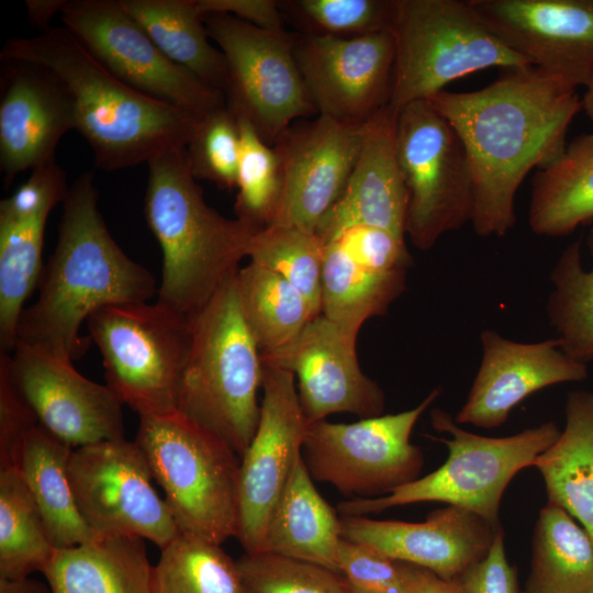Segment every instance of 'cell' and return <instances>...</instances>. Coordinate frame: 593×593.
<instances>
[{
    "label": "cell",
    "instance_id": "ab89813d",
    "mask_svg": "<svg viewBox=\"0 0 593 593\" xmlns=\"http://www.w3.org/2000/svg\"><path fill=\"white\" fill-rule=\"evenodd\" d=\"M237 119L240 153L234 211L237 219L261 230L273 221L280 201V163L275 148L258 135L251 124Z\"/></svg>",
    "mask_w": 593,
    "mask_h": 593
},
{
    "label": "cell",
    "instance_id": "f907efd6",
    "mask_svg": "<svg viewBox=\"0 0 593 593\" xmlns=\"http://www.w3.org/2000/svg\"><path fill=\"white\" fill-rule=\"evenodd\" d=\"M67 0H26V9L32 25L42 30H48L49 21L55 13L61 11Z\"/></svg>",
    "mask_w": 593,
    "mask_h": 593
},
{
    "label": "cell",
    "instance_id": "bcb514c9",
    "mask_svg": "<svg viewBox=\"0 0 593 593\" xmlns=\"http://www.w3.org/2000/svg\"><path fill=\"white\" fill-rule=\"evenodd\" d=\"M334 240L358 264L377 272L407 271L413 260L405 238L380 227L354 226Z\"/></svg>",
    "mask_w": 593,
    "mask_h": 593
},
{
    "label": "cell",
    "instance_id": "ac0fdd59",
    "mask_svg": "<svg viewBox=\"0 0 593 593\" xmlns=\"http://www.w3.org/2000/svg\"><path fill=\"white\" fill-rule=\"evenodd\" d=\"M356 345V337L320 314L284 346L260 353V359L262 366L288 370L298 378L300 403L310 423L336 413L380 416L384 393L362 372Z\"/></svg>",
    "mask_w": 593,
    "mask_h": 593
},
{
    "label": "cell",
    "instance_id": "7402d4cb",
    "mask_svg": "<svg viewBox=\"0 0 593 593\" xmlns=\"http://www.w3.org/2000/svg\"><path fill=\"white\" fill-rule=\"evenodd\" d=\"M340 526L343 538L446 580H457L483 559L502 530L501 524L454 505L433 511L422 523L340 515Z\"/></svg>",
    "mask_w": 593,
    "mask_h": 593
},
{
    "label": "cell",
    "instance_id": "ee69618b",
    "mask_svg": "<svg viewBox=\"0 0 593 593\" xmlns=\"http://www.w3.org/2000/svg\"><path fill=\"white\" fill-rule=\"evenodd\" d=\"M70 186L56 159L32 169L29 179L11 197L0 202V222L22 221L44 213L64 202Z\"/></svg>",
    "mask_w": 593,
    "mask_h": 593
},
{
    "label": "cell",
    "instance_id": "db71d44e",
    "mask_svg": "<svg viewBox=\"0 0 593 593\" xmlns=\"http://www.w3.org/2000/svg\"><path fill=\"white\" fill-rule=\"evenodd\" d=\"M349 586H350L351 593H373V592H369V591H366L363 589L357 588V586H355V585H353L350 583H349Z\"/></svg>",
    "mask_w": 593,
    "mask_h": 593
},
{
    "label": "cell",
    "instance_id": "5b68a950",
    "mask_svg": "<svg viewBox=\"0 0 593 593\" xmlns=\"http://www.w3.org/2000/svg\"><path fill=\"white\" fill-rule=\"evenodd\" d=\"M236 272L191 318L192 342L177 412L242 457L259 423L262 363L240 311Z\"/></svg>",
    "mask_w": 593,
    "mask_h": 593
},
{
    "label": "cell",
    "instance_id": "7c38bea8",
    "mask_svg": "<svg viewBox=\"0 0 593 593\" xmlns=\"http://www.w3.org/2000/svg\"><path fill=\"white\" fill-rule=\"evenodd\" d=\"M440 393L437 387L415 407L395 414L351 424L326 419L310 423L302 455L312 479L358 497L387 495L416 480L424 456L411 443V434Z\"/></svg>",
    "mask_w": 593,
    "mask_h": 593
},
{
    "label": "cell",
    "instance_id": "9c48e42d",
    "mask_svg": "<svg viewBox=\"0 0 593 593\" xmlns=\"http://www.w3.org/2000/svg\"><path fill=\"white\" fill-rule=\"evenodd\" d=\"M87 325L107 385L122 404L139 417L177 411L192 342L190 317L158 301L124 302L98 310Z\"/></svg>",
    "mask_w": 593,
    "mask_h": 593
},
{
    "label": "cell",
    "instance_id": "d6a6232c",
    "mask_svg": "<svg viewBox=\"0 0 593 593\" xmlns=\"http://www.w3.org/2000/svg\"><path fill=\"white\" fill-rule=\"evenodd\" d=\"M235 280L243 317L260 353L284 346L316 316L293 284L259 264L239 267Z\"/></svg>",
    "mask_w": 593,
    "mask_h": 593
},
{
    "label": "cell",
    "instance_id": "8d00e7d4",
    "mask_svg": "<svg viewBox=\"0 0 593 593\" xmlns=\"http://www.w3.org/2000/svg\"><path fill=\"white\" fill-rule=\"evenodd\" d=\"M153 566V593H244L237 563L221 545L179 534Z\"/></svg>",
    "mask_w": 593,
    "mask_h": 593
},
{
    "label": "cell",
    "instance_id": "7bdbcfd3",
    "mask_svg": "<svg viewBox=\"0 0 593 593\" xmlns=\"http://www.w3.org/2000/svg\"><path fill=\"white\" fill-rule=\"evenodd\" d=\"M338 572L353 585L373 593H412V564L342 538Z\"/></svg>",
    "mask_w": 593,
    "mask_h": 593
},
{
    "label": "cell",
    "instance_id": "d4e9b609",
    "mask_svg": "<svg viewBox=\"0 0 593 593\" xmlns=\"http://www.w3.org/2000/svg\"><path fill=\"white\" fill-rule=\"evenodd\" d=\"M342 538L340 516L318 493L301 455L270 517L260 551L339 573Z\"/></svg>",
    "mask_w": 593,
    "mask_h": 593
},
{
    "label": "cell",
    "instance_id": "484cf974",
    "mask_svg": "<svg viewBox=\"0 0 593 593\" xmlns=\"http://www.w3.org/2000/svg\"><path fill=\"white\" fill-rule=\"evenodd\" d=\"M74 449L38 425L25 436L15 467L55 549L99 539L81 516L71 489L68 463Z\"/></svg>",
    "mask_w": 593,
    "mask_h": 593
},
{
    "label": "cell",
    "instance_id": "9a60e30c",
    "mask_svg": "<svg viewBox=\"0 0 593 593\" xmlns=\"http://www.w3.org/2000/svg\"><path fill=\"white\" fill-rule=\"evenodd\" d=\"M262 400L257 430L240 457L236 538L245 552H259L273 510L292 474L310 422L295 378L262 366Z\"/></svg>",
    "mask_w": 593,
    "mask_h": 593
},
{
    "label": "cell",
    "instance_id": "ffe728a7",
    "mask_svg": "<svg viewBox=\"0 0 593 593\" xmlns=\"http://www.w3.org/2000/svg\"><path fill=\"white\" fill-rule=\"evenodd\" d=\"M535 66L578 88L593 70V0H468Z\"/></svg>",
    "mask_w": 593,
    "mask_h": 593
},
{
    "label": "cell",
    "instance_id": "4316f807",
    "mask_svg": "<svg viewBox=\"0 0 593 593\" xmlns=\"http://www.w3.org/2000/svg\"><path fill=\"white\" fill-rule=\"evenodd\" d=\"M144 539L107 537L56 549L43 574L52 593H153Z\"/></svg>",
    "mask_w": 593,
    "mask_h": 593
},
{
    "label": "cell",
    "instance_id": "4fadbf2b",
    "mask_svg": "<svg viewBox=\"0 0 593 593\" xmlns=\"http://www.w3.org/2000/svg\"><path fill=\"white\" fill-rule=\"evenodd\" d=\"M68 474L79 512L99 538L137 537L163 549L180 534L135 441L77 447Z\"/></svg>",
    "mask_w": 593,
    "mask_h": 593
},
{
    "label": "cell",
    "instance_id": "44dd1931",
    "mask_svg": "<svg viewBox=\"0 0 593 593\" xmlns=\"http://www.w3.org/2000/svg\"><path fill=\"white\" fill-rule=\"evenodd\" d=\"M481 361L458 424L481 428L503 425L513 409L533 393L588 377L585 363L567 355L560 340L521 343L494 329L480 333Z\"/></svg>",
    "mask_w": 593,
    "mask_h": 593
},
{
    "label": "cell",
    "instance_id": "e575fe53",
    "mask_svg": "<svg viewBox=\"0 0 593 593\" xmlns=\"http://www.w3.org/2000/svg\"><path fill=\"white\" fill-rule=\"evenodd\" d=\"M588 245L593 255V231ZM550 282L546 312L562 350L585 365L593 362V267L583 266L580 239L561 253Z\"/></svg>",
    "mask_w": 593,
    "mask_h": 593
},
{
    "label": "cell",
    "instance_id": "ba28073f",
    "mask_svg": "<svg viewBox=\"0 0 593 593\" xmlns=\"http://www.w3.org/2000/svg\"><path fill=\"white\" fill-rule=\"evenodd\" d=\"M391 33L395 59L390 103L396 109L483 69L532 66L468 0H396Z\"/></svg>",
    "mask_w": 593,
    "mask_h": 593
},
{
    "label": "cell",
    "instance_id": "60d3db41",
    "mask_svg": "<svg viewBox=\"0 0 593 593\" xmlns=\"http://www.w3.org/2000/svg\"><path fill=\"white\" fill-rule=\"evenodd\" d=\"M244 593H351L337 572L269 552H245L236 560Z\"/></svg>",
    "mask_w": 593,
    "mask_h": 593
},
{
    "label": "cell",
    "instance_id": "6da1fadb",
    "mask_svg": "<svg viewBox=\"0 0 593 593\" xmlns=\"http://www.w3.org/2000/svg\"><path fill=\"white\" fill-rule=\"evenodd\" d=\"M504 70L482 89L426 99L466 148L474 182L470 224L481 237L514 227L524 178L563 153L568 127L582 110L577 88L564 80L535 66Z\"/></svg>",
    "mask_w": 593,
    "mask_h": 593
},
{
    "label": "cell",
    "instance_id": "277c9868",
    "mask_svg": "<svg viewBox=\"0 0 593 593\" xmlns=\"http://www.w3.org/2000/svg\"><path fill=\"white\" fill-rule=\"evenodd\" d=\"M147 165L144 216L163 255L157 301L192 318L238 270L259 228L205 202L186 147L161 152Z\"/></svg>",
    "mask_w": 593,
    "mask_h": 593
},
{
    "label": "cell",
    "instance_id": "2e32d148",
    "mask_svg": "<svg viewBox=\"0 0 593 593\" xmlns=\"http://www.w3.org/2000/svg\"><path fill=\"white\" fill-rule=\"evenodd\" d=\"M293 52L318 115L365 124L391 102L395 51L390 31L359 37L298 33Z\"/></svg>",
    "mask_w": 593,
    "mask_h": 593
},
{
    "label": "cell",
    "instance_id": "d590c367",
    "mask_svg": "<svg viewBox=\"0 0 593 593\" xmlns=\"http://www.w3.org/2000/svg\"><path fill=\"white\" fill-rule=\"evenodd\" d=\"M55 550L19 469H0V577L43 573Z\"/></svg>",
    "mask_w": 593,
    "mask_h": 593
},
{
    "label": "cell",
    "instance_id": "8992f818",
    "mask_svg": "<svg viewBox=\"0 0 593 593\" xmlns=\"http://www.w3.org/2000/svg\"><path fill=\"white\" fill-rule=\"evenodd\" d=\"M134 441L180 534L236 537L240 457L230 446L177 411L141 416Z\"/></svg>",
    "mask_w": 593,
    "mask_h": 593
},
{
    "label": "cell",
    "instance_id": "e0dca14e",
    "mask_svg": "<svg viewBox=\"0 0 593 593\" xmlns=\"http://www.w3.org/2000/svg\"><path fill=\"white\" fill-rule=\"evenodd\" d=\"M367 123L347 124L318 115L287 128L272 146L280 163L282 190L270 225L316 232L347 186Z\"/></svg>",
    "mask_w": 593,
    "mask_h": 593
},
{
    "label": "cell",
    "instance_id": "4dcf8cb0",
    "mask_svg": "<svg viewBox=\"0 0 593 593\" xmlns=\"http://www.w3.org/2000/svg\"><path fill=\"white\" fill-rule=\"evenodd\" d=\"M523 593H593V538L561 506L547 502L533 536Z\"/></svg>",
    "mask_w": 593,
    "mask_h": 593
},
{
    "label": "cell",
    "instance_id": "7a4b0ae2",
    "mask_svg": "<svg viewBox=\"0 0 593 593\" xmlns=\"http://www.w3.org/2000/svg\"><path fill=\"white\" fill-rule=\"evenodd\" d=\"M98 195L92 171L82 172L70 184L57 244L43 269L37 300L21 315L16 343L74 361L91 340L80 335L90 315L108 305L157 295L153 275L110 234Z\"/></svg>",
    "mask_w": 593,
    "mask_h": 593
},
{
    "label": "cell",
    "instance_id": "816d5d0a",
    "mask_svg": "<svg viewBox=\"0 0 593 593\" xmlns=\"http://www.w3.org/2000/svg\"><path fill=\"white\" fill-rule=\"evenodd\" d=\"M0 593H52L49 585L30 577L9 579L0 577Z\"/></svg>",
    "mask_w": 593,
    "mask_h": 593
},
{
    "label": "cell",
    "instance_id": "74e56055",
    "mask_svg": "<svg viewBox=\"0 0 593 593\" xmlns=\"http://www.w3.org/2000/svg\"><path fill=\"white\" fill-rule=\"evenodd\" d=\"M324 247L314 232L269 225L254 235L247 257L293 284L317 316L321 314Z\"/></svg>",
    "mask_w": 593,
    "mask_h": 593
},
{
    "label": "cell",
    "instance_id": "7dc6e473",
    "mask_svg": "<svg viewBox=\"0 0 593 593\" xmlns=\"http://www.w3.org/2000/svg\"><path fill=\"white\" fill-rule=\"evenodd\" d=\"M457 581L466 593H523L516 569L506 558L503 529L488 555L468 568Z\"/></svg>",
    "mask_w": 593,
    "mask_h": 593
},
{
    "label": "cell",
    "instance_id": "83f0119b",
    "mask_svg": "<svg viewBox=\"0 0 593 593\" xmlns=\"http://www.w3.org/2000/svg\"><path fill=\"white\" fill-rule=\"evenodd\" d=\"M548 501L564 508L593 538V392L573 390L566 401V425L533 463Z\"/></svg>",
    "mask_w": 593,
    "mask_h": 593
},
{
    "label": "cell",
    "instance_id": "3957f363",
    "mask_svg": "<svg viewBox=\"0 0 593 593\" xmlns=\"http://www.w3.org/2000/svg\"><path fill=\"white\" fill-rule=\"evenodd\" d=\"M0 60H21L52 71L68 89L76 128L94 164L114 171L186 147L202 116L149 97L110 72L67 27L4 42Z\"/></svg>",
    "mask_w": 593,
    "mask_h": 593
},
{
    "label": "cell",
    "instance_id": "c3c4849f",
    "mask_svg": "<svg viewBox=\"0 0 593 593\" xmlns=\"http://www.w3.org/2000/svg\"><path fill=\"white\" fill-rule=\"evenodd\" d=\"M202 16L208 13H226L256 27L284 32V19L276 0H197Z\"/></svg>",
    "mask_w": 593,
    "mask_h": 593
},
{
    "label": "cell",
    "instance_id": "8fae6325",
    "mask_svg": "<svg viewBox=\"0 0 593 593\" xmlns=\"http://www.w3.org/2000/svg\"><path fill=\"white\" fill-rule=\"evenodd\" d=\"M203 23L226 60L227 108L268 145L317 113L294 58L298 33L262 30L226 13L204 14Z\"/></svg>",
    "mask_w": 593,
    "mask_h": 593
},
{
    "label": "cell",
    "instance_id": "f546056e",
    "mask_svg": "<svg viewBox=\"0 0 593 593\" xmlns=\"http://www.w3.org/2000/svg\"><path fill=\"white\" fill-rule=\"evenodd\" d=\"M163 54L205 85L223 92L227 67L209 41L197 0H119Z\"/></svg>",
    "mask_w": 593,
    "mask_h": 593
},
{
    "label": "cell",
    "instance_id": "1f68e13d",
    "mask_svg": "<svg viewBox=\"0 0 593 593\" xmlns=\"http://www.w3.org/2000/svg\"><path fill=\"white\" fill-rule=\"evenodd\" d=\"M405 281L406 271L370 270L339 242H329L324 247L321 314L357 338L366 321L383 315L402 294Z\"/></svg>",
    "mask_w": 593,
    "mask_h": 593
},
{
    "label": "cell",
    "instance_id": "681fc988",
    "mask_svg": "<svg viewBox=\"0 0 593 593\" xmlns=\"http://www.w3.org/2000/svg\"><path fill=\"white\" fill-rule=\"evenodd\" d=\"M411 591L412 593H466L457 580L443 579L415 564H412Z\"/></svg>",
    "mask_w": 593,
    "mask_h": 593
},
{
    "label": "cell",
    "instance_id": "30bf717a",
    "mask_svg": "<svg viewBox=\"0 0 593 593\" xmlns=\"http://www.w3.org/2000/svg\"><path fill=\"white\" fill-rule=\"evenodd\" d=\"M396 148L409 191L406 235L428 250L471 222L474 182L466 148L451 124L426 100L399 109Z\"/></svg>",
    "mask_w": 593,
    "mask_h": 593
},
{
    "label": "cell",
    "instance_id": "f6af8a7d",
    "mask_svg": "<svg viewBox=\"0 0 593 593\" xmlns=\"http://www.w3.org/2000/svg\"><path fill=\"white\" fill-rule=\"evenodd\" d=\"M36 426L37 417L11 374L8 353L0 351V469L16 467L23 440Z\"/></svg>",
    "mask_w": 593,
    "mask_h": 593
},
{
    "label": "cell",
    "instance_id": "5bb4252c",
    "mask_svg": "<svg viewBox=\"0 0 593 593\" xmlns=\"http://www.w3.org/2000/svg\"><path fill=\"white\" fill-rule=\"evenodd\" d=\"M61 21L115 77L198 116L226 107L222 91L167 58L119 0H67Z\"/></svg>",
    "mask_w": 593,
    "mask_h": 593
},
{
    "label": "cell",
    "instance_id": "603a6c76",
    "mask_svg": "<svg viewBox=\"0 0 593 593\" xmlns=\"http://www.w3.org/2000/svg\"><path fill=\"white\" fill-rule=\"evenodd\" d=\"M0 170L8 188L15 176L56 159L61 136L76 128L72 98L48 69L1 61Z\"/></svg>",
    "mask_w": 593,
    "mask_h": 593
},
{
    "label": "cell",
    "instance_id": "f35d334b",
    "mask_svg": "<svg viewBox=\"0 0 593 593\" xmlns=\"http://www.w3.org/2000/svg\"><path fill=\"white\" fill-rule=\"evenodd\" d=\"M396 0H284V19L302 35L359 37L391 32Z\"/></svg>",
    "mask_w": 593,
    "mask_h": 593
},
{
    "label": "cell",
    "instance_id": "d6986e66",
    "mask_svg": "<svg viewBox=\"0 0 593 593\" xmlns=\"http://www.w3.org/2000/svg\"><path fill=\"white\" fill-rule=\"evenodd\" d=\"M9 368L38 425L77 448L124 438L122 402L65 360L16 343Z\"/></svg>",
    "mask_w": 593,
    "mask_h": 593
},
{
    "label": "cell",
    "instance_id": "836d02e7",
    "mask_svg": "<svg viewBox=\"0 0 593 593\" xmlns=\"http://www.w3.org/2000/svg\"><path fill=\"white\" fill-rule=\"evenodd\" d=\"M48 216L0 222V351L13 350L25 302L38 287Z\"/></svg>",
    "mask_w": 593,
    "mask_h": 593
},
{
    "label": "cell",
    "instance_id": "f1b7e54d",
    "mask_svg": "<svg viewBox=\"0 0 593 593\" xmlns=\"http://www.w3.org/2000/svg\"><path fill=\"white\" fill-rule=\"evenodd\" d=\"M593 221V132L580 135L532 180L528 224L539 236L562 237Z\"/></svg>",
    "mask_w": 593,
    "mask_h": 593
},
{
    "label": "cell",
    "instance_id": "52a82bcc",
    "mask_svg": "<svg viewBox=\"0 0 593 593\" xmlns=\"http://www.w3.org/2000/svg\"><path fill=\"white\" fill-rule=\"evenodd\" d=\"M432 426L449 438L447 460L435 471L377 499L356 497L338 504L340 515L366 516L390 507L421 502H443L471 511L500 524V505L512 479L558 438L553 421L505 437L468 432L440 409L430 412Z\"/></svg>",
    "mask_w": 593,
    "mask_h": 593
},
{
    "label": "cell",
    "instance_id": "b9f144b4",
    "mask_svg": "<svg viewBox=\"0 0 593 593\" xmlns=\"http://www.w3.org/2000/svg\"><path fill=\"white\" fill-rule=\"evenodd\" d=\"M186 148L195 180H208L223 190L236 188L240 133L238 119L227 105L199 120Z\"/></svg>",
    "mask_w": 593,
    "mask_h": 593
},
{
    "label": "cell",
    "instance_id": "f5cc1de1",
    "mask_svg": "<svg viewBox=\"0 0 593 593\" xmlns=\"http://www.w3.org/2000/svg\"><path fill=\"white\" fill-rule=\"evenodd\" d=\"M584 87L585 91L581 100L582 110H584L585 114L593 122V70L591 71Z\"/></svg>",
    "mask_w": 593,
    "mask_h": 593
},
{
    "label": "cell",
    "instance_id": "cb8c5ba5",
    "mask_svg": "<svg viewBox=\"0 0 593 593\" xmlns=\"http://www.w3.org/2000/svg\"><path fill=\"white\" fill-rule=\"evenodd\" d=\"M398 115L389 103L367 123L347 186L316 228L324 245L354 226L380 227L405 238L409 191L398 157Z\"/></svg>",
    "mask_w": 593,
    "mask_h": 593
}]
</instances>
